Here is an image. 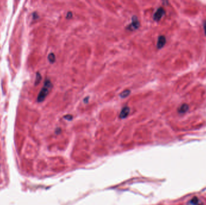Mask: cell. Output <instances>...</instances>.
<instances>
[{"mask_svg": "<svg viewBox=\"0 0 206 205\" xmlns=\"http://www.w3.org/2000/svg\"><path fill=\"white\" fill-rule=\"evenodd\" d=\"M52 87H53V84L50 81V80H46L44 82L43 87L42 88L41 90L40 91L38 95V98H37V101L38 102H43L46 98V97L49 94Z\"/></svg>", "mask_w": 206, "mask_h": 205, "instance_id": "6da1fadb", "label": "cell"}, {"mask_svg": "<svg viewBox=\"0 0 206 205\" xmlns=\"http://www.w3.org/2000/svg\"><path fill=\"white\" fill-rule=\"evenodd\" d=\"M131 19H132V22L127 27V30H130V31L137 30L138 28L140 27V22L137 19V16H133Z\"/></svg>", "mask_w": 206, "mask_h": 205, "instance_id": "7a4b0ae2", "label": "cell"}, {"mask_svg": "<svg viewBox=\"0 0 206 205\" xmlns=\"http://www.w3.org/2000/svg\"><path fill=\"white\" fill-rule=\"evenodd\" d=\"M165 14V10L163 8H162V7L159 8L157 10V11L156 12V13L154 14V17H153L154 20L155 21H157V22L159 21L162 18V17L164 16Z\"/></svg>", "mask_w": 206, "mask_h": 205, "instance_id": "3957f363", "label": "cell"}, {"mask_svg": "<svg viewBox=\"0 0 206 205\" xmlns=\"http://www.w3.org/2000/svg\"><path fill=\"white\" fill-rule=\"evenodd\" d=\"M166 42V37L164 36H160L158 38L157 41V48L158 49H161L165 46V43Z\"/></svg>", "mask_w": 206, "mask_h": 205, "instance_id": "277c9868", "label": "cell"}, {"mask_svg": "<svg viewBox=\"0 0 206 205\" xmlns=\"http://www.w3.org/2000/svg\"><path fill=\"white\" fill-rule=\"evenodd\" d=\"M130 109L127 106H125L124 107V108L122 109L121 112H120V114H119V117L120 119H125L128 117L129 113H130Z\"/></svg>", "mask_w": 206, "mask_h": 205, "instance_id": "5b68a950", "label": "cell"}, {"mask_svg": "<svg viewBox=\"0 0 206 205\" xmlns=\"http://www.w3.org/2000/svg\"><path fill=\"white\" fill-rule=\"evenodd\" d=\"M188 109H189L188 105H187L186 104H184L179 107L178 111L180 113H184V112H187L188 111Z\"/></svg>", "mask_w": 206, "mask_h": 205, "instance_id": "8992f818", "label": "cell"}, {"mask_svg": "<svg viewBox=\"0 0 206 205\" xmlns=\"http://www.w3.org/2000/svg\"><path fill=\"white\" fill-rule=\"evenodd\" d=\"M131 93V91L130 90H124V92H123L120 95H119V96L121 97V98H126L128 96H129Z\"/></svg>", "mask_w": 206, "mask_h": 205, "instance_id": "52a82bcc", "label": "cell"}, {"mask_svg": "<svg viewBox=\"0 0 206 205\" xmlns=\"http://www.w3.org/2000/svg\"><path fill=\"white\" fill-rule=\"evenodd\" d=\"M48 59L51 63H55V56L54 53H50L48 56Z\"/></svg>", "mask_w": 206, "mask_h": 205, "instance_id": "ba28073f", "label": "cell"}, {"mask_svg": "<svg viewBox=\"0 0 206 205\" xmlns=\"http://www.w3.org/2000/svg\"><path fill=\"white\" fill-rule=\"evenodd\" d=\"M42 77L41 75L40 74L39 72H37L36 73V81H35V85H37L39 84L40 81H41Z\"/></svg>", "mask_w": 206, "mask_h": 205, "instance_id": "9c48e42d", "label": "cell"}, {"mask_svg": "<svg viewBox=\"0 0 206 205\" xmlns=\"http://www.w3.org/2000/svg\"><path fill=\"white\" fill-rule=\"evenodd\" d=\"M64 118H65V119H67V120L71 121V120H72V119H73V116H72V115H71V114H67V115H65V116H64Z\"/></svg>", "mask_w": 206, "mask_h": 205, "instance_id": "30bf717a", "label": "cell"}, {"mask_svg": "<svg viewBox=\"0 0 206 205\" xmlns=\"http://www.w3.org/2000/svg\"><path fill=\"white\" fill-rule=\"evenodd\" d=\"M72 17V12H68L67 15V19H71Z\"/></svg>", "mask_w": 206, "mask_h": 205, "instance_id": "8fae6325", "label": "cell"}, {"mask_svg": "<svg viewBox=\"0 0 206 205\" xmlns=\"http://www.w3.org/2000/svg\"><path fill=\"white\" fill-rule=\"evenodd\" d=\"M89 97H86V98H84V103H86V104H87V102H88V101H89Z\"/></svg>", "mask_w": 206, "mask_h": 205, "instance_id": "7c38bea8", "label": "cell"}, {"mask_svg": "<svg viewBox=\"0 0 206 205\" xmlns=\"http://www.w3.org/2000/svg\"><path fill=\"white\" fill-rule=\"evenodd\" d=\"M203 27H204V32H205V34L206 35V20L203 23Z\"/></svg>", "mask_w": 206, "mask_h": 205, "instance_id": "4fadbf2b", "label": "cell"}, {"mask_svg": "<svg viewBox=\"0 0 206 205\" xmlns=\"http://www.w3.org/2000/svg\"><path fill=\"white\" fill-rule=\"evenodd\" d=\"M38 17H39V16H38V15L36 13H34V14H33V19H34L38 18Z\"/></svg>", "mask_w": 206, "mask_h": 205, "instance_id": "5bb4252c", "label": "cell"}, {"mask_svg": "<svg viewBox=\"0 0 206 205\" xmlns=\"http://www.w3.org/2000/svg\"><path fill=\"white\" fill-rule=\"evenodd\" d=\"M60 131H61V129H60V128H57V129H56V131H55V133H56V134H59V132H60Z\"/></svg>", "mask_w": 206, "mask_h": 205, "instance_id": "9a60e30c", "label": "cell"}]
</instances>
